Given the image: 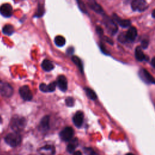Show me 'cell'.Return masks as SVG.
Instances as JSON below:
<instances>
[{"label":"cell","mask_w":155,"mask_h":155,"mask_svg":"<svg viewBox=\"0 0 155 155\" xmlns=\"http://www.w3.org/2000/svg\"><path fill=\"white\" fill-rule=\"evenodd\" d=\"M39 153L40 155H54L55 148L53 145H47L39 149Z\"/></svg>","instance_id":"9c48e42d"},{"label":"cell","mask_w":155,"mask_h":155,"mask_svg":"<svg viewBox=\"0 0 155 155\" xmlns=\"http://www.w3.org/2000/svg\"><path fill=\"white\" fill-rule=\"evenodd\" d=\"M21 136L18 132L11 133L5 137V142L12 147L18 146L21 142Z\"/></svg>","instance_id":"7a4b0ae2"},{"label":"cell","mask_w":155,"mask_h":155,"mask_svg":"<svg viewBox=\"0 0 155 155\" xmlns=\"http://www.w3.org/2000/svg\"><path fill=\"white\" fill-rule=\"evenodd\" d=\"M88 5L93 10L97 13L102 14L104 13L102 8L95 1V0H88Z\"/></svg>","instance_id":"e0dca14e"},{"label":"cell","mask_w":155,"mask_h":155,"mask_svg":"<svg viewBox=\"0 0 155 155\" xmlns=\"http://www.w3.org/2000/svg\"><path fill=\"white\" fill-rule=\"evenodd\" d=\"M49 122L50 117L48 116H45L41 120L39 128L41 131L45 132L49 130Z\"/></svg>","instance_id":"9a60e30c"},{"label":"cell","mask_w":155,"mask_h":155,"mask_svg":"<svg viewBox=\"0 0 155 155\" xmlns=\"http://www.w3.org/2000/svg\"><path fill=\"white\" fill-rule=\"evenodd\" d=\"M44 12V8L42 7V5H39L38 8V12L36 14V16H38V17H40L41 16H42L43 13Z\"/></svg>","instance_id":"f1b7e54d"},{"label":"cell","mask_w":155,"mask_h":155,"mask_svg":"<svg viewBox=\"0 0 155 155\" xmlns=\"http://www.w3.org/2000/svg\"><path fill=\"white\" fill-rule=\"evenodd\" d=\"M57 85L61 91H65L68 87L67 78L64 75L59 76L57 79Z\"/></svg>","instance_id":"4fadbf2b"},{"label":"cell","mask_w":155,"mask_h":155,"mask_svg":"<svg viewBox=\"0 0 155 155\" xmlns=\"http://www.w3.org/2000/svg\"><path fill=\"white\" fill-rule=\"evenodd\" d=\"M26 125V120L24 117L19 116H15L12 118L10 127L15 132L21 131Z\"/></svg>","instance_id":"6da1fadb"},{"label":"cell","mask_w":155,"mask_h":155,"mask_svg":"<svg viewBox=\"0 0 155 155\" xmlns=\"http://www.w3.org/2000/svg\"><path fill=\"white\" fill-rule=\"evenodd\" d=\"M126 155H134V154L132 153H127Z\"/></svg>","instance_id":"8d00e7d4"},{"label":"cell","mask_w":155,"mask_h":155,"mask_svg":"<svg viewBox=\"0 0 155 155\" xmlns=\"http://www.w3.org/2000/svg\"><path fill=\"white\" fill-rule=\"evenodd\" d=\"M117 40L121 42V43H126V42H128V41H127V39L126 38V36H125V33H120L119 36H118V38H117Z\"/></svg>","instance_id":"cb8c5ba5"},{"label":"cell","mask_w":155,"mask_h":155,"mask_svg":"<svg viewBox=\"0 0 155 155\" xmlns=\"http://www.w3.org/2000/svg\"><path fill=\"white\" fill-rule=\"evenodd\" d=\"M113 19L116 22V23L118 24L120 27L126 28L130 25L131 22L128 19H124L119 16H118L116 14H114L113 15Z\"/></svg>","instance_id":"5bb4252c"},{"label":"cell","mask_w":155,"mask_h":155,"mask_svg":"<svg viewBox=\"0 0 155 155\" xmlns=\"http://www.w3.org/2000/svg\"><path fill=\"white\" fill-rule=\"evenodd\" d=\"M65 104L68 107H73L74 104V100L72 97H67L65 99Z\"/></svg>","instance_id":"d4e9b609"},{"label":"cell","mask_w":155,"mask_h":155,"mask_svg":"<svg viewBox=\"0 0 155 155\" xmlns=\"http://www.w3.org/2000/svg\"><path fill=\"white\" fill-rule=\"evenodd\" d=\"M140 43H141L140 47H142V48L145 49V48H147L148 47V46L149 45V40L148 39H147V38H143L141 41Z\"/></svg>","instance_id":"83f0119b"},{"label":"cell","mask_w":155,"mask_h":155,"mask_svg":"<svg viewBox=\"0 0 155 155\" xmlns=\"http://www.w3.org/2000/svg\"><path fill=\"white\" fill-rule=\"evenodd\" d=\"M57 82H52L50 84H49L47 85V89H48V92H53L54 91L56 88Z\"/></svg>","instance_id":"484cf974"},{"label":"cell","mask_w":155,"mask_h":155,"mask_svg":"<svg viewBox=\"0 0 155 155\" xmlns=\"http://www.w3.org/2000/svg\"><path fill=\"white\" fill-rule=\"evenodd\" d=\"M84 151L86 155H98L92 148H85Z\"/></svg>","instance_id":"4316f807"},{"label":"cell","mask_w":155,"mask_h":155,"mask_svg":"<svg viewBox=\"0 0 155 155\" xmlns=\"http://www.w3.org/2000/svg\"><path fill=\"white\" fill-rule=\"evenodd\" d=\"M84 121V113L81 111H77L73 117V122L77 127H81Z\"/></svg>","instance_id":"8fae6325"},{"label":"cell","mask_w":155,"mask_h":155,"mask_svg":"<svg viewBox=\"0 0 155 155\" xmlns=\"http://www.w3.org/2000/svg\"><path fill=\"white\" fill-rule=\"evenodd\" d=\"M140 77L146 83L155 84V79L147 70L143 68L142 69L141 71H140Z\"/></svg>","instance_id":"ba28073f"},{"label":"cell","mask_w":155,"mask_h":155,"mask_svg":"<svg viewBox=\"0 0 155 155\" xmlns=\"http://www.w3.org/2000/svg\"><path fill=\"white\" fill-rule=\"evenodd\" d=\"M71 60L74 63V64H76L78 66V67L79 68V69L80 70L81 73H83V65H82L81 60L78 57L75 56H74L71 58Z\"/></svg>","instance_id":"603a6c76"},{"label":"cell","mask_w":155,"mask_h":155,"mask_svg":"<svg viewBox=\"0 0 155 155\" xmlns=\"http://www.w3.org/2000/svg\"><path fill=\"white\" fill-rule=\"evenodd\" d=\"M41 67L42 69L46 71H50L54 68V65L53 63L48 59H45L42 61Z\"/></svg>","instance_id":"d6986e66"},{"label":"cell","mask_w":155,"mask_h":155,"mask_svg":"<svg viewBox=\"0 0 155 155\" xmlns=\"http://www.w3.org/2000/svg\"><path fill=\"white\" fill-rule=\"evenodd\" d=\"M151 15H152V17L153 18L155 19V9L153 10V11L152 12V13H151Z\"/></svg>","instance_id":"d590c367"},{"label":"cell","mask_w":155,"mask_h":155,"mask_svg":"<svg viewBox=\"0 0 155 155\" xmlns=\"http://www.w3.org/2000/svg\"><path fill=\"white\" fill-rule=\"evenodd\" d=\"M2 32L6 35H11L14 32V28L12 25L7 24L3 27Z\"/></svg>","instance_id":"ffe728a7"},{"label":"cell","mask_w":155,"mask_h":155,"mask_svg":"<svg viewBox=\"0 0 155 155\" xmlns=\"http://www.w3.org/2000/svg\"><path fill=\"white\" fill-rule=\"evenodd\" d=\"M104 23L108 30V31L112 35L116 34L117 31V26L116 22L108 16L104 18Z\"/></svg>","instance_id":"277c9868"},{"label":"cell","mask_w":155,"mask_h":155,"mask_svg":"<svg viewBox=\"0 0 155 155\" xmlns=\"http://www.w3.org/2000/svg\"><path fill=\"white\" fill-rule=\"evenodd\" d=\"M78 138L75 137V138L71 139L70 140V143L67 145V150L70 153H74V151L76 148L78 147Z\"/></svg>","instance_id":"ac0fdd59"},{"label":"cell","mask_w":155,"mask_h":155,"mask_svg":"<svg viewBox=\"0 0 155 155\" xmlns=\"http://www.w3.org/2000/svg\"><path fill=\"white\" fill-rule=\"evenodd\" d=\"M85 91L86 93L87 96L91 100H95L97 98V95L96 93L90 88L86 87L85 88Z\"/></svg>","instance_id":"44dd1931"},{"label":"cell","mask_w":155,"mask_h":155,"mask_svg":"<svg viewBox=\"0 0 155 155\" xmlns=\"http://www.w3.org/2000/svg\"><path fill=\"white\" fill-rule=\"evenodd\" d=\"M131 7L133 11L142 12L147 8L148 4L145 0H133Z\"/></svg>","instance_id":"3957f363"},{"label":"cell","mask_w":155,"mask_h":155,"mask_svg":"<svg viewBox=\"0 0 155 155\" xmlns=\"http://www.w3.org/2000/svg\"><path fill=\"white\" fill-rule=\"evenodd\" d=\"M39 89L41 91H42V92H44V93H47L48 92V90H47V85H46L44 83H42L40 84L39 85Z\"/></svg>","instance_id":"f546056e"},{"label":"cell","mask_w":155,"mask_h":155,"mask_svg":"<svg viewBox=\"0 0 155 155\" xmlns=\"http://www.w3.org/2000/svg\"><path fill=\"white\" fill-rule=\"evenodd\" d=\"M2 122V119H1V117H0V123Z\"/></svg>","instance_id":"74e56055"},{"label":"cell","mask_w":155,"mask_h":155,"mask_svg":"<svg viewBox=\"0 0 155 155\" xmlns=\"http://www.w3.org/2000/svg\"><path fill=\"white\" fill-rule=\"evenodd\" d=\"M137 35V31L134 27H130L125 32V36L128 42H133Z\"/></svg>","instance_id":"7c38bea8"},{"label":"cell","mask_w":155,"mask_h":155,"mask_svg":"<svg viewBox=\"0 0 155 155\" xmlns=\"http://www.w3.org/2000/svg\"><path fill=\"white\" fill-rule=\"evenodd\" d=\"M96 31H97V33L99 35H102V34H103V30H102V29L100 27H96Z\"/></svg>","instance_id":"1f68e13d"},{"label":"cell","mask_w":155,"mask_h":155,"mask_svg":"<svg viewBox=\"0 0 155 155\" xmlns=\"http://www.w3.org/2000/svg\"><path fill=\"white\" fill-rule=\"evenodd\" d=\"M13 13V8L9 4H4L0 7V13L5 17H10Z\"/></svg>","instance_id":"30bf717a"},{"label":"cell","mask_w":155,"mask_h":155,"mask_svg":"<svg viewBox=\"0 0 155 155\" xmlns=\"http://www.w3.org/2000/svg\"><path fill=\"white\" fill-rule=\"evenodd\" d=\"M19 94L21 97L24 100L27 101H31L33 98V94L32 93L27 85H24L21 87H20L19 90Z\"/></svg>","instance_id":"52a82bcc"},{"label":"cell","mask_w":155,"mask_h":155,"mask_svg":"<svg viewBox=\"0 0 155 155\" xmlns=\"http://www.w3.org/2000/svg\"><path fill=\"white\" fill-rule=\"evenodd\" d=\"M77 1H78V4H79V7H80V8L81 9V10H83L84 12H85V7H84V5H82V3L81 1V0H77Z\"/></svg>","instance_id":"4dcf8cb0"},{"label":"cell","mask_w":155,"mask_h":155,"mask_svg":"<svg viewBox=\"0 0 155 155\" xmlns=\"http://www.w3.org/2000/svg\"><path fill=\"white\" fill-rule=\"evenodd\" d=\"M151 65L155 68V57H154V58L151 59Z\"/></svg>","instance_id":"836d02e7"},{"label":"cell","mask_w":155,"mask_h":155,"mask_svg":"<svg viewBox=\"0 0 155 155\" xmlns=\"http://www.w3.org/2000/svg\"><path fill=\"white\" fill-rule=\"evenodd\" d=\"M67 53L68 54H72L73 53V51H74V49H73V47H70V48H68L67 49Z\"/></svg>","instance_id":"d6a6232c"},{"label":"cell","mask_w":155,"mask_h":155,"mask_svg":"<svg viewBox=\"0 0 155 155\" xmlns=\"http://www.w3.org/2000/svg\"><path fill=\"white\" fill-rule=\"evenodd\" d=\"M135 57L136 59L139 61H147L148 58L147 55H145L140 46H137L135 49Z\"/></svg>","instance_id":"2e32d148"},{"label":"cell","mask_w":155,"mask_h":155,"mask_svg":"<svg viewBox=\"0 0 155 155\" xmlns=\"http://www.w3.org/2000/svg\"><path fill=\"white\" fill-rule=\"evenodd\" d=\"M73 155H82V153H81V151H76L74 152Z\"/></svg>","instance_id":"e575fe53"},{"label":"cell","mask_w":155,"mask_h":155,"mask_svg":"<svg viewBox=\"0 0 155 155\" xmlns=\"http://www.w3.org/2000/svg\"><path fill=\"white\" fill-rule=\"evenodd\" d=\"M54 43L58 47H62L65 43V39L62 36H57L54 38Z\"/></svg>","instance_id":"7402d4cb"},{"label":"cell","mask_w":155,"mask_h":155,"mask_svg":"<svg viewBox=\"0 0 155 155\" xmlns=\"http://www.w3.org/2000/svg\"><path fill=\"white\" fill-rule=\"evenodd\" d=\"M74 134L73 129L70 127L64 128L59 133L61 139L64 141H69L72 139Z\"/></svg>","instance_id":"8992f818"},{"label":"cell","mask_w":155,"mask_h":155,"mask_svg":"<svg viewBox=\"0 0 155 155\" xmlns=\"http://www.w3.org/2000/svg\"><path fill=\"white\" fill-rule=\"evenodd\" d=\"M13 92L11 85L5 82L0 81V94L5 97H10Z\"/></svg>","instance_id":"5b68a950"}]
</instances>
